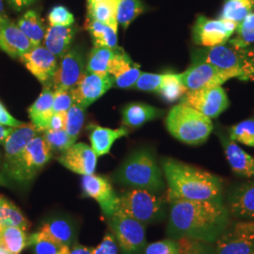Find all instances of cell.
Returning <instances> with one entry per match:
<instances>
[{
    "mask_svg": "<svg viewBox=\"0 0 254 254\" xmlns=\"http://www.w3.org/2000/svg\"><path fill=\"white\" fill-rule=\"evenodd\" d=\"M87 1H88V5H91V4L97 3V2H99V1H102V0H87Z\"/></svg>",
    "mask_w": 254,
    "mask_h": 254,
    "instance_id": "9f6ffc18",
    "label": "cell"
},
{
    "mask_svg": "<svg viewBox=\"0 0 254 254\" xmlns=\"http://www.w3.org/2000/svg\"><path fill=\"white\" fill-rule=\"evenodd\" d=\"M3 198L4 197H2V196H0V204H1V201H2V200H3ZM2 229H3V227L0 225V233H1V231H2Z\"/></svg>",
    "mask_w": 254,
    "mask_h": 254,
    "instance_id": "680465c9",
    "label": "cell"
},
{
    "mask_svg": "<svg viewBox=\"0 0 254 254\" xmlns=\"http://www.w3.org/2000/svg\"><path fill=\"white\" fill-rule=\"evenodd\" d=\"M0 124L7 127H17L23 125L24 123L13 118L7 111V109H5L0 103Z\"/></svg>",
    "mask_w": 254,
    "mask_h": 254,
    "instance_id": "c3c4849f",
    "label": "cell"
},
{
    "mask_svg": "<svg viewBox=\"0 0 254 254\" xmlns=\"http://www.w3.org/2000/svg\"><path fill=\"white\" fill-rule=\"evenodd\" d=\"M97 155L91 146L83 142L74 143L58 157L59 162L73 173L90 175L95 173Z\"/></svg>",
    "mask_w": 254,
    "mask_h": 254,
    "instance_id": "ac0fdd59",
    "label": "cell"
},
{
    "mask_svg": "<svg viewBox=\"0 0 254 254\" xmlns=\"http://www.w3.org/2000/svg\"><path fill=\"white\" fill-rule=\"evenodd\" d=\"M0 246L8 254H20L27 247L26 231L19 227H4L0 233Z\"/></svg>",
    "mask_w": 254,
    "mask_h": 254,
    "instance_id": "4dcf8cb0",
    "label": "cell"
},
{
    "mask_svg": "<svg viewBox=\"0 0 254 254\" xmlns=\"http://www.w3.org/2000/svg\"><path fill=\"white\" fill-rule=\"evenodd\" d=\"M89 130L91 149L97 156L109 154L117 139L128 135V129L126 127L111 129L91 125L89 127Z\"/></svg>",
    "mask_w": 254,
    "mask_h": 254,
    "instance_id": "d4e9b609",
    "label": "cell"
},
{
    "mask_svg": "<svg viewBox=\"0 0 254 254\" xmlns=\"http://www.w3.org/2000/svg\"><path fill=\"white\" fill-rule=\"evenodd\" d=\"M164 112L161 109L143 103H130L123 111V125L126 127H139L146 123L160 118Z\"/></svg>",
    "mask_w": 254,
    "mask_h": 254,
    "instance_id": "484cf974",
    "label": "cell"
},
{
    "mask_svg": "<svg viewBox=\"0 0 254 254\" xmlns=\"http://www.w3.org/2000/svg\"><path fill=\"white\" fill-rule=\"evenodd\" d=\"M14 127H7L0 124V143H4Z\"/></svg>",
    "mask_w": 254,
    "mask_h": 254,
    "instance_id": "f5cc1de1",
    "label": "cell"
},
{
    "mask_svg": "<svg viewBox=\"0 0 254 254\" xmlns=\"http://www.w3.org/2000/svg\"><path fill=\"white\" fill-rule=\"evenodd\" d=\"M4 10V5H3V0H0V16L2 17V12Z\"/></svg>",
    "mask_w": 254,
    "mask_h": 254,
    "instance_id": "11a10c76",
    "label": "cell"
},
{
    "mask_svg": "<svg viewBox=\"0 0 254 254\" xmlns=\"http://www.w3.org/2000/svg\"><path fill=\"white\" fill-rule=\"evenodd\" d=\"M54 91L49 86H46L32 106L28 109V114L32 125L40 132L48 130L49 121L53 115Z\"/></svg>",
    "mask_w": 254,
    "mask_h": 254,
    "instance_id": "603a6c76",
    "label": "cell"
},
{
    "mask_svg": "<svg viewBox=\"0 0 254 254\" xmlns=\"http://www.w3.org/2000/svg\"><path fill=\"white\" fill-rule=\"evenodd\" d=\"M229 138L254 147V120H247L229 128Z\"/></svg>",
    "mask_w": 254,
    "mask_h": 254,
    "instance_id": "60d3db41",
    "label": "cell"
},
{
    "mask_svg": "<svg viewBox=\"0 0 254 254\" xmlns=\"http://www.w3.org/2000/svg\"><path fill=\"white\" fill-rule=\"evenodd\" d=\"M0 225L3 228H22L27 231L30 222L13 202L3 198L0 204Z\"/></svg>",
    "mask_w": 254,
    "mask_h": 254,
    "instance_id": "1f68e13d",
    "label": "cell"
},
{
    "mask_svg": "<svg viewBox=\"0 0 254 254\" xmlns=\"http://www.w3.org/2000/svg\"><path fill=\"white\" fill-rule=\"evenodd\" d=\"M65 115H66V112H56V113H53L52 117L50 118V121H49L48 130L64 129Z\"/></svg>",
    "mask_w": 254,
    "mask_h": 254,
    "instance_id": "681fc988",
    "label": "cell"
},
{
    "mask_svg": "<svg viewBox=\"0 0 254 254\" xmlns=\"http://www.w3.org/2000/svg\"><path fill=\"white\" fill-rule=\"evenodd\" d=\"M43 137L52 152L57 151L64 153L76 141V139L70 136L64 129L46 130L44 132Z\"/></svg>",
    "mask_w": 254,
    "mask_h": 254,
    "instance_id": "ab89813d",
    "label": "cell"
},
{
    "mask_svg": "<svg viewBox=\"0 0 254 254\" xmlns=\"http://www.w3.org/2000/svg\"><path fill=\"white\" fill-rule=\"evenodd\" d=\"M15 11H21L31 6L36 0H6Z\"/></svg>",
    "mask_w": 254,
    "mask_h": 254,
    "instance_id": "f907efd6",
    "label": "cell"
},
{
    "mask_svg": "<svg viewBox=\"0 0 254 254\" xmlns=\"http://www.w3.org/2000/svg\"><path fill=\"white\" fill-rule=\"evenodd\" d=\"M48 21L50 26L71 27L74 23V17L64 6H56L48 13Z\"/></svg>",
    "mask_w": 254,
    "mask_h": 254,
    "instance_id": "ee69618b",
    "label": "cell"
},
{
    "mask_svg": "<svg viewBox=\"0 0 254 254\" xmlns=\"http://www.w3.org/2000/svg\"><path fill=\"white\" fill-rule=\"evenodd\" d=\"M226 205L231 217L254 221V181L232 186L228 190Z\"/></svg>",
    "mask_w": 254,
    "mask_h": 254,
    "instance_id": "e0dca14e",
    "label": "cell"
},
{
    "mask_svg": "<svg viewBox=\"0 0 254 254\" xmlns=\"http://www.w3.org/2000/svg\"><path fill=\"white\" fill-rule=\"evenodd\" d=\"M114 180L131 189L159 193L165 190L163 172L149 148H140L127 156L114 175Z\"/></svg>",
    "mask_w": 254,
    "mask_h": 254,
    "instance_id": "3957f363",
    "label": "cell"
},
{
    "mask_svg": "<svg viewBox=\"0 0 254 254\" xmlns=\"http://www.w3.org/2000/svg\"><path fill=\"white\" fill-rule=\"evenodd\" d=\"M27 246L33 247L34 254H58L64 247L40 230L27 237Z\"/></svg>",
    "mask_w": 254,
    "mask_h": 254,
    "instance_id": "74e56055",
    "label": "cell"
},
{
    "mask_svg": "<svg viewBox=\"0 0 254 254\" xmlns=\"http://www.w3.org/2000/svg\"><path fill=\"white\" fill-rule=\"evenodd\" d=\"M109 218V226L123 254H139L145 249V225L116 211Z\"/></svg>",
    "mask_w": 254,
    "mask_h": 254,
    "instance_id": "ba28073f",
    "label": "cell"
},
{
    "mask_svg": "<svg viewBox=\"0 0 254 254\" xmlns=\"http://www.w3.org/2000/svg\"><path fill=\"white\" fill-rule=\"evenodd\" d=\"M75 31V28L72 26H50L46 28V36L43 42L44 46L58 59H62L70 49Z\"/></svg>",
    "mask_w": 254,
    "mask_h": 254,
    "instance_id": "cb8c5ba5",
    "label": "cell"
},
{
    "mask_svg": "<svg viewBox=\"0 0 254 254\" xmlns=\"http://www.w3.org/2000/svg\"><path fill=\"white\" fill-rule=\"evenodd\" d=\"M181 104L198 110L210 119L218 117L229 107L226 91L221 86L188 91L181 98Z\"/></svg>",
    "mask_w": 254,
    "mask_h": 254,
    "instance_id": "4fadbf2b",
    "label": "cell"
},
{
    "mask_svg": "<svg viewBox=\"0 0 254 254\" xmlns=\"http://www.w3.org/2000/svg\"><path fill=\"white\" fill-rule=\"evenodd\" d=\"M192 63H206L222 70L235 71L242 74V79L254 77V62L245 49L234 46H207L195 49L191 53Z\"/></svg>",
    "mask_w": 254,
    "mask_h": 254,
    "instance_id": "5b68a950",
    "label": "cell"
},
{
    "mask_svg": "<svg viewBox=\"0 0 254 254\" xmlns=\"http://www.w3.org/2000/svg\"><path fill=\"white\" fill-rule=\"evenodd\" d=\"M127 54L121 48L94 46L86 62V71L93 73H114Z\"/></svg>",
    "mask_w": 254,
    "mask_h": 254,
    "instance_id": "d6986e66",
    "label": "cell"
},
{
    "mask_svg": "<svg viewBox=\"0 0 254 254\" xmlns=\"http://www.w3.org/2000/svg\"><path fill=\"white\" fill-rule=\"evenodd\" d=\"M230 46L245 49L254 44V11L249 13L236 27V36L229 40Z\"/></svg>",
    "mask_w": 254,
    "mask_h": 254,
    "instance_id": "d590c367",
    "label": "cell"
},
{
    "mask_svg": "<svg viewBox=\"0 0 254 254\" xmlns=\"http://www.w3.org/2000/svg\"><path fill=\"white\" fill-rule=\"evenodd\" d=\"M88 11L89 19L111 26L119 25L116 19V0H102L88 5Z\"/></svg>",
    "mask_w": 254,
    "mask_h": 254,
    "instance_id": "e575fe53",
    "label": "cell"
},
{
    "mask_svg": "<svg viewBox=\"0 0 254 254\" xmlns=\"http://www.w3.org/2000/svg\"><path fill=\"white\" fill-rule=\"evenodd\" d=\"M70 247L68 246H64V248L61 250V252L58 254H70Z\"/></svg>",
    "mask_w": 254,
    "mask_h": 254,
    "instance_id": "db71d44e",
    "label": "cell"
},
{
    "mask_svg": "<svg viewBox=\"0 0 254 254\" xmlns=\"http://www.w3.org/2000/svg\"><path fill=\"white\" fill-rule=\"evenodd\" d=\"M218 136L232 171L242 177H254V157L225 135L218 134Z\"/></svg>",
    "mask_w": 254,
    "mask_h": 254,
    "instance_id": "44dd1931",
    "label": "cell"
},
{
    "mask_svg": "<svg viewBox=\"0 0 254 254\" xmlns=\"http://www.w3.org/2000/svg\"><path fill=\"white\" fill-rule=\"evenodd\" d=\"M35 46L23 34L17 25L3 19L0 27V49L12 58L21 57Z\"/></svg>",
    "mask_w": 254,
    "mask_h": 254,
    "instance_id": "ffe728a7",
    "label": "cell"
},
{
    "mask_svg": "<svg viewBox=\"0 0 254 254\" xmlns=\"http://www.w3.org/2000/svg\"><path fill=\"white\" fill-rule=\"evenodd\" d=\"M140 68L127 55L125 60L119 65L117 70L112 73L114 85L120 89L133 88L140 73Z\"/></svg>",
    "mask_w": 254,
    "mask_h": 254,
    "instance_id": "f546056e",
    "label": "cell"
},
{
    "mask_svg": "<svg viewBox=\"0 0 254 254\" xmlns=\"http://www.w3.org/2000/svg\"><path fill=\"white\" fill-rule=\"evenodd\" d=\"M161 167L168 185L167 201L224 200L222 182L215 174L170 157L162 159Z\"/></svg>",
    "mask_w": 254,
    "mask_h": 254,
    "instance_id": "7a4b0ae2",
    "label": "cell"
},
{
    "mask_svg": "<svg viewBox=\"0 0 254 254\" xmlns=\"http://www.w3.org/2000/svg\"><path fill=\"white\" fill-rule=\"evenodd\" d=\"M86 62L81 48H70L61 59L54 76L47 86L53 91H72L86 71Z\"/></svg>",
    "mask_w": 254,
    "mask_h": 254,
    "instance_id": "7c38bea8",
    "label": "cell"
},
{
    "mask_svg": "<svg viewBox=\"0 0 254 254\" xmlns=\"http://www.w3.org/2000/svg\"><path fill=\"white\" fill-rule=\"evenodd\" d=\"M236 27V23L231 21L199 15L192 28L193 42L202 47L225 45L235 34Z\"/></svg>",
    "mask_w": 254,
    "mask_h": 254,
    "instance_id": "8fae6325",
    "label": "cell"
},
{
    "mask_svg": "<svg viewBox=\"0 0 254 254\" xmlns=\"http://www.w3.org/2000/svg\"><path fill=\"white\" fill-rule=\"evenodd\" d=\"M40 231L63 246L72 245L75 238L73 224L65 218H54L45 223Z\"/></svg>",
    "mask_w": 254,
    "mask_h": 254,
    "instance_id": "f1b7e54d",
    "label": "cell"
},
{
    "mask_svg": "<svg viewBox=\"0 0 254 254\" xmlns=\"http://www.w3.org/2000/svg\"><path fill=\"white\" fill-rule=\"evenodd\" d=\"M144 253L145 254H179V245L175 239H165L146 246Z\"/></svg>",
    "mask_w": 254,
    "mask_h": 254,
    "instance_id": "f6af8a7d",
    "label": "cell"
},
{
    "mask_svg": "<svg viewBox=\"0 0 254 254\" xmlns=\"http://www.w3.org/2000/svg\"><path fill=\"white\" fill-rule=\"evenodd\" d=\"M21 62L37 79L46 86L49 85L58 69V58L44 46L33 47L20 57Z\"/></svg>",
    "mask_w": 254,
    "mask_h": 254,
    "instance_id": "2e32d148",
    "label": "cell"
},
{
    "mask_svg": "<svg viewBox=\"0 0 254 254\" xmlns=\"http://www.w3.org/2000/svg\"><path fill=\"white\" fill-rule=\"evenodd\" d=\"M51 157L52 151L45 138L37 136L11 162L4 165V168L14 181L27 183L34 179Z\"/></svg>",
    "mask_w": 254,
    "mask_h": 254,
    "instance_id": "52a82bcc",
    "label": "cell"
},
{
    "mask_svg": "<svg viewBox=\"0 0 254 254\" xmlns=\"http://www.w3.org/2000/svg\"><path fill=\"white\" fill-rule=\"evenodd\" d=\"M254 0H224L219 19L238 25L246 16L254 11Z\"/></svg>",
    "mask_w": 254,
    "mask_h": 254,
    "instance_id": "d6a6232c",
    "label": "cell"
},
{
    "mask_svg": "<svg viewBox=\"0 0 254 254\" xmlns=\"http://www.w3.org/2000/svg\"><path fill=\"white\" fill-rule=\"evenodd\" d=\"M74 103L71 91L55 90L53 112H67Z\"/></svg>",
    "mask_w": 254,
    "mask_h": 254,
    "instance_id": "bcb514c9",
    "label": "cell"
},
{
    "mask_svg": "<svg viewBox=\"0 0 254 254\" xmlns=\"http://www.w3.org/2000/svg\"><path fill=\"white\" fill-rule=\"evenodd\" d=\"M179 254H215L214 245L191 238L177 239Z\"/></svg>",
    "mask_w": 254,
    "mask_h": 254,
    "instance_id": "b9f144b4",
    "label": "cell"
},
{
    "mask_svg": "<svg viewBox=\"0 0 254 254\" xmlns=\"http://www.w3.org/2000/svg\"><path fill=\"white\" fill-rule=\"evenodd\" d=\"M93 254H119V246L114 236L108 233L100 244L93 248Z\"/></svg>",
    "mask_w": 254,
    "mask_h": 254,
    "instance_id": "7dc6e473",
    "label": "cell"
},
{
    "mask_svg": "<svg viewBox=\"0 0 254 254\" xmlns=\"http://www.w3.org/2000/svg\"><path fill=\"white\" fill-rule=\"evenodd\" d=\"M69 254H93V248L86 246L75 245L72 250H70Z\"/></svg>",
    "mask_w": 254,
    "mask_h": 254,
    "instance_id": "816d5d0a",
    "label": "cell"
},
{
    "mask_svg": "<svg viewBox=\"0 0 254 254\" xmlns=\"http://www.w3.org/2000/svg\"><path fill=\"white\" fill-rule=\"evenodd\" d=\"M167 233L173 239L191 238L214 244L231 222L224 200H168Z\"/></svg>",
    "mask_w": 254,
    "mask_h": 254,
    "instance_id": "6da1fadb",
    "label": "cell"
},
{
    "mask_svg": "<svg viewBox=\"0 0 254 254\" xmlns=\"http://www.w3.org/2000/svg\"><path fill=\"white\" fill-rule=\"evenodd\" d=\"M85 120V109L76 103L66 112L64 130L74 139H77L81 132Z\"/></svg>",
    "mask_w": 254,
    "mask_h": 254,
    "instance_id": "f35d334b",
    "label": "cell"
},
{
    "mask_svg": "<svg viewBox=\"0 0 254 254\" xmlns=\"http://www.w3.org/2000/svg\"><path fill=\"white\" fill-rule=\"evenodd\" d=\"M81 187L84 195L96 200L108 218L115 214L118 209L119 196L107 178L94 173L83 175Z\"/></svg>",
    "mask_w": 254,
    "mask_h": 254,
    "instance_id": "9a60e30c",
    "label": "cell"
},
{
    "mask_svg": "<svg viewBox=\"0 0 254 254\" xmlns=\"http://www.w3.org/2000/svg\"><path fill=\"white\" fill-rule=\"evenodd\" d=\"M17 27L34 46H42L46 36V28L36 10L30 9L26 11L19 19Z\"/></svg>",
    "mask_w": 254,
    "mask_h": 254,
    "instance_id": "4316f807",
    "label": "cell"
},
{
    "mask_svg": "<svg viewBox=\"0 0 254 254\" xmlns=\"http://www.w3.org/2000/svg\"><path fill=\"white\" fill-rule=\"evenodd\" d=\"M3 17H1V16H0V27H1V24H2V21H3Z\"/></svg>",
    "mask_w": 254,
    "mask_h": 254,
    "instance_id": "91938a15",
    "label": "cell"
},
{
    "mask_svg": "<svg viewBox=\"0 0 254 254\" xmlns=\"http://www.w3.org/2000/svg\"><path fill=\"white\" fill-rule=\"evenodd\" d=\"M0 184H1V179H0Z\"/></svg>",
    "mask_w": 254,
    "mask_h": 254,
    "instance_id": "94428289",
    "label": "cell"
},
{
    "mask_svg": "<svg viewBox=\"0 0 254 254\" xmlns=\"http://www.w3.org/2000/svg\"><path fill=\"white\" fill-rule=\"evenodd\" d=\"M213 245L215 254H254V221L230 222Z\"/></svg>",
    "mask_w": 254,
    "mask_h": 254,
    "instance_id": "9c48e42d",
    "label": "cell"
},
{
    "mask_svg": "<svg viewBox=\"0 0 254 254\" xmlns=\"http://www.w3.org/2000/svg\"><path fill=\"white\" fill-rule=\"evenodd\" d=\"M166 127L172 136L190 145L204 143L214 128L211 119L181 103L170 110Z\"/></svg>",
    "mask_w": 254,
    "mask_h": 254,
    "instance_id": "277c9868",
    "label": "cell"
},
{
    "mask_svg": "<svg viewBox=\"0 0 254 254\" xmlns=\"http://www.w3.org/2000/svg\"><path fill=\"white\" fill-rule=\"evenodd\" d=\"M0 254H8V253L0 246Z\"/></svg>",
    "mask_w": 254,
    "mask_h": 254,
    "instance_id": "6f0895ef",
    "label": "cell"
},
{
    "mask_svg": "<svg viewBox=\"0 0 254 254\" xmlns=\"http://www.w3.org/2000/svg\"><path fill=\"white\" fill-rule=\"evenodd\" d=\"M166 202L167 200L150 191L132 189L119 196L117 211L146 225L165 217Z\"/></svg>",
    "mask_w": 254,
    "mask_h": 254,
    "instance_id": "8992f818",
    "label": "cell"
},
{
    "mask_svg": "<svg viewBox=\"0 0 254 254\" xmlns=\"http://www.w3.org/2000/svg\"><path fill=\"white\" fill-rule=\"evenodd\" d=\"M165 76L166 73H141L133 88L139 91L157 92L163 83Z\"/></svg>",
    "mask_w": 254,
    "mask_h": 254,
    "instance_id": "7bdbcfd3",
    "label": "cell"
},
{
    "mask_svg": "<svg viewBox=\"0 0 254 254\" xmlns=\"http://www.w3.org/2000/svg\"><path fill=\"white\" fill-rule=\"evenodd\" d=\"M144 10L140 0H116V19L125 29Z\"/></svg>",
    "mask_w": 254,
    "mask_h": 254,
    "instance_id": "836d02e7",
    "label": "cell"
},
{
    "mask_svg": "<svg viewBox=\"0 0 254 254\" xmlns=\"http://www.w3.org/2000/svg\"><path fill=\"white\" fill-rule=\"evenodd\" d=\"M39 133L40 131L32 124H23L14 127L3 143L5 165L11 162L33 138L39 136Z\"/></svg>",
    "mask_w": 254,
    "mask_h": 254,
    "instance_id": "7402d4cb",
    "label": "cell"
},
{
    "mask_svg": "<svg viewBox=\"0 0 254 254\" xmlns=\"http://www.w3.org/2000/svg\"><path fill=\"white\" fill-rule=\"evenodd\" d=\"M187 91L188 89L181 81L179 73H166L163 83L157 92L166 102L173 103L181 99Z\"/></svg>",
    "mask_w": 254,
    "mask_h": 254,
    "instance_id": "8d00e7d4",
    "label": "cell"
},
{
    "mask_svg": "<svg viewBox=\"0 0 254 254\" xmlns=\"http://www.w3.org/2000/svg\"><path fill=\"white\" fill-rule=\"evenodd\" d=\"M179 77L188 91L221 86L232 78L242 79V74L235 71L222 70L206 63H192Z\"/></svg>",
    "mask_w": 254,
    "mask_h": 254,
    "instance_id": "30bf717a",
    "label": "cell"
},
{
    "mask_svg": "<svg viewBox=\"0 0 254 254\" xmlns=\"http://www.w3.org/2000/svg\"><path fill=\"white\" fill-rule=\"evenodd\" d=\"M87 29L91 34L94 46L109 48L118 47V26L107 25L89 19Z\"/></svg>",
    "mask_w": 254,
    "mask_h": 254,
    "instance_id": "83f0119b",
    "label": "cell"
},
{
    "mask_svg": "<svg viewBox=\"0 0 254 254\" xmlns=\"http://www.w3.org/2000/svg\"><path fill=\"white\" fill-rule=\"evenodd\" d=\"M114 86L110 73L85 71L80 80L72 90L74 103L87 109Z\"/></svg>",
    "mask_w": 254,
    "mask_h": 254,
    "instance_id": "5bb4252c",
    "label": "cell"
}]
</instances>
